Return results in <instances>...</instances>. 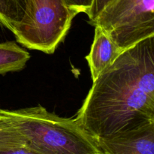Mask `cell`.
<instances>
[{
  "label": "cell",
  "mask_w": 154,
  "mask_h": 154,
  "mask_svg": "<svg viewBox=\"0 0 154 154\" xmlns=\"http://www.w3.org/2000/svg\"><path fill=\"white\" fill-rule=\"evenodd\" d=\"M75 119L95 139L154 120V36L123 51L93 81Z\"/></svg>",
  "instance_id": "cell-1"
},
{
  "label": "cell",
  "mask_w": 154,
  "mask_h": 154,
  "mask_svg": "<svg viewBox=\"0 0 154 154\" xmlns=\"http://www.w3.org/2000/svg\"><path fill=\"white\" fill-rule=\"evenodd\" d=\"M123 51L116 45L106 33L99 27H95V35L91 50L86 57L90 69L93 81L109 67Z\"/></svg>",
  "instance_id": "cell-6"
},
{
  "label": "cell",
  "mask_w": 154,
  "mask_h": 154,
  "mask_svg": "<svg viewBox=\"0 0 154 154\" xmlns=\"http://www.w3.org/2000/svg\"><path fill=\"white\" fill-rule=\"evenodd\" d=\"M76 15L64 0H29L23 18L12 32L26 48L52 54Z\"/></svg>",
  "instance_id": "cell-3"
},
{
  "label": "cell",
  "mask_w": 154,
  "mask_h": 154,
  "mask_svg": "<svg viewBox=\"0 0 154 154\" xmlns=\"http://www.w3.org/2000/svg\"><path fill=\"white\" fill-rule=\"evenodd\" d=\"M3 111L26 147L38 154H102L95 138L75 118L61 117L42 105Z\"/></svg>",
  "instance_id": "cell-2"
},
{
  "label": "cell",
  "mask_w": 154,
  "mask_h": 154,
  "mask_svg": "<svg viewBox=\"0 0 154 154\" xmlns=\"http://www.w3.org/2000/svg\"><path fill=\"white\" fill-rule=\"evenodd\" d=\"M112 1H113V0H110V1H109V3L111 2H112ZM109 3H108V4H109Z\"/></svg>",
  "instance_id": "cell-13"
},
{
  "label": "cell",
  "mask_w": 154,
  "mask_h": 154,
  "mask_svg": "<svg viewBox=\"0 0 154 154\" xmlns=\"http://www.w3.org/2000/svg\"><path fill=\"white\" fill-rule=\"evenodd\" d=\"M124 51L154 36V0H113L94 22Z\"/></svg>",
  "instance_id": "cell-4"
},
{
  "label": "cell",
  "mask_w": 154,
  "mask_h": 154,
  "mask_svg": "<svg viewBox=\"0 0 154 154\" xmlns=\"http://www.w3.org/2000/svg\"><path fill=\"white\" fill-rule=\"evenodd\" d=\"M109 1L110 0H94L91 9L87 14L89 17V23L91 25L102 11L108 5Z\"/></svg>",
  "instance_id": "cell-11"
},
{
  "label": "cell",
  "mask_w": 154,
  "mask_h": 154,
  "mask_svg": "<svg viewBox=\"0 0 154 154\" xmlns=\"http://www.w3.org/2000/svg\"><path fill=\"white\" fill-rule=\"evenodd\" d=\"M29 0H0V25L13 32L25 14Z\"/></svg>",
  "instance_id": "cell-8"
},
{
  "label": "cell",
  "mask_w": 154,
  "mask_h": 154,
  "mask_svg": "<svg viewBox=\"0 0 154 154\" xmlns=\"http://www.w3.org/2000/svg\"><path fill=\"white\" fill-rule=\"evenodd\" d=\"M64 2L66 5L77 14L80 13L87 14L93 6L94 0H64Z\"/></svg>",
  "instance_id": "cell-10"
},
{
  "label": "cell",
  "mask_w": 154,
  "mask_h": 154,
  "mask_svg": "<svg viewBox=\"0 0 154 154\" xmlns=\"http://www.w3.org/2000/svg\"><path fill=\"white\" fill-rule=\"evenodd\" d=\"M95 140L102 154H154V120Z\"/></svg>",
  "instance_id": "cell-5"
},
{
  "label": "cell",
  "mask_w": 154,
  "mask_h": 154,
  "mask_svg": "<svg viewBox=\"0 0 154 154\" xmlns=\"http://www.w3.org/2000/svg\"><path fill=\"white\" fill-rule=\"evenodd\" d=\"M29 59L30 54L16 42L0 43V75L22 70Z\"/></svg>",
  "instance_id": "cell-7"
},
{
  "label": "cell",
  "mask_w": 154,
  "mask_h": 154,
  "mask_svg": "<svg viewBox=\"0 0 154 154\" xmlns=\"http://www.w3.org/2000/svg\"><path fill=\"white\" fill-rule=\"evenodd\" d=\"M0 154H38L32 149L25 147L17 148H0Z\"/></svg>",
  "instance_id": "cell-12"
},
{
  "label": "cell",
  "mask_w": 154,
  "mask_h": 154,
  "mask_svg": "<svg viewBox=\"0 0 154 154\" xmlns=\"http://www.w3.org/2000/svg\"><path fill=\"white\" fill-rule=\"evenodd\" d=\"M26 146V141L0 108V148H17Z\"/></svg>",
  "instance_id": "cell-9"
}]
</instances>
